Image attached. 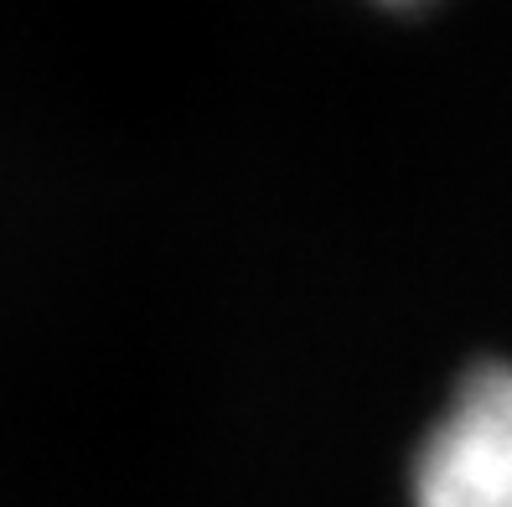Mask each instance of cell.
I'll list each match as a JSON object with an SVG mask.
<instances>
[{"label":"cell","instance_id":"2","mask_svg":"<svg viewBox=\"0 0 512 507\" xmlns=\"http://www.w3.org/2000/svg\"><path fill=\"white\" fill-rule=\"evenodd\" d=\"M378 6H394V11H409V6H425V0H378Z\"/></svg>","mask_w":512,"mask_h":507},{"label":"cell","instance_id":"1","mask_svg":"<svg viewBox=\"0 0 512 507\" xmlns=\"http://www.w3.org/2000/svg\"><path fill=\"white\" fill-rule=\"evenodd\" d=\"M409 507H512V363H481L445 399L409 471Z\"/></svg>","mask_w":512,"mask_h":507}]
</instances>
